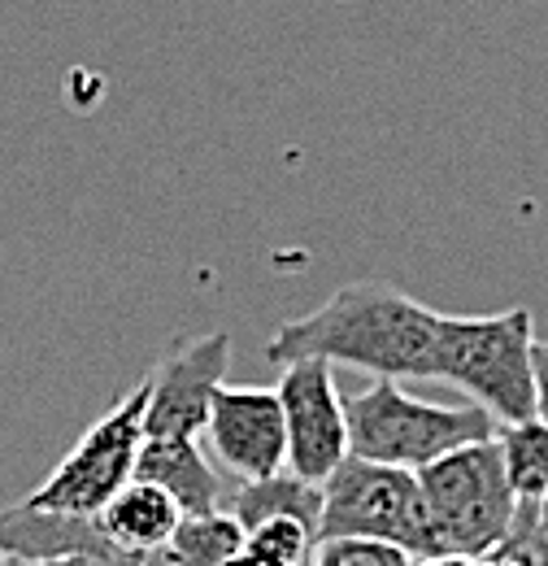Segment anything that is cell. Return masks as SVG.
I'll list each match as a JSON object with an SVG mask.
<instances>
[{"instance_id":"1","label":"cell","mask_w":548,"mask_h":566,"mask_svg":"<svg viewBox=\"0 0 548 566\" xmlns=\"http://www.w3.org/2000/svg\"><path fill=\"white\" fill-rule=\"evenodd\" d=\"M440 310H426L388 283H344L318 310L283 323L266 340V361L323 357L370 370L375 379H435Z\"/></svg>"},{"instance_id":"2","label":"cell","mask_w":548,"mask_h":566,"mask_svg":"<svg viewBox=\"0 0 548 566\" xmlns=\"http://www.w3.org/2000/svg\"><path fill=\"white\" fill-rule=\"evenodd\" d=\"M435 379L462 388L483 415L500 423H523L540 415L536 384V323L527 305L505 314H440Z\"/></svg>"},{"instance_id":"3","label":"cell","mask_w":548,"mask_h":566,"mask_svg":"<svg viewBox=\"0 0 548 566\" xmlns=\"http://www.w3.org/2000/svg\"><path fill=\"white\" fill-rule=\"evenodd\" d=\"M348 419V453L401 471H422L435 458L492 440L496 419L479 406H435L410 397L397 379H375L370 388L344 397Z\"/></svg>"},{"instance_id":"4","label":"cell","mask_w":548,"mask_h":566,"mask_svg":"<svg viewBox=\"0 0 548 566\" xmlns=\"http://www.w3.org/2000/svg\"><path fill=\"white\" fill-rule=\"evenodd\" d=\"M418 484H422L440 554L483 558L509 536L518 496L509 489L496 436L435 458L431 467L418 471Z\"/></svg>"},{"instance_id":"5","label":"cell","mask_w":548,"mask_h":566,"mask_svg":"<svg viewBox=\"0 0 548 566\" xmlns=\"http://www.w3.org/2000/svg\"><path fill=\"white\" fill-rule=\"evenodd\" d=\"M340 536L401 545L413 558H440L418 471L366 462L352 453L323 480L318 541H340Z\"/></svg>"},{"instance_id":"6","label":"cell","mask_w":548,"mask_h":566,"mask_svg":"<svg viewBox=\"0 0 548 566\" xmlns=\"http://www.w3.org/2000/svg\"><path fill=\"white\" fill-rule=\"evenodd\" d=\"M144 406H148V375L136 388L105 410L87 436L57 462V471L27 496L31 505L44 510H66V514H96L123 484L136 480L139 449H144Z\"/></svg>"},{"instance_id":"7","label":"cell","mask_w":548,"mask_h":566,"mask_svg":"<svg viewBox=\"0 0 548 566\" xmlns=\"http://www.w3.org/2000/svg\"><path fill=\"white\" fill-rule=\"evenodd\" d=\"M274 392L287 427V471L309 484H323L348 458V419L331 361L323 357L287 361Z\"/></svg>"},{"instance_id":"8","label":"cell","mask_w":548,"mask_h":566,"mask_svg":"<svg viewBox=\"0 0 548 566\" xmlns=\"http://www.w3.org/2000/svg\"><path fill=\"white\" fill-rule=\"evenodd\" d=\"M231 361V336L209 332L192 340H175L148 375L144 436L152 440H201L209 423L213 392L222 388Z\"/></svg>"},{"instance_id":"9","label":"cell","mask_w":548,"mask_h":566,"mask_svg":"<svg viewBox=\"0 0 548 566\" xmlns=\"http://www.w3.org/2000/svg\"><path fill=\"white\" fill-rule=\"evenodd\" d=\"M209 449L240 480H262L287 467V427L274 388H218L205 423Z\"/></svg>"},{"instance_id":"10","label":"cell","mask_w":548,"mask_h":566,"mask_svg":"<svg viewBox=\"0 0 548 566\" xmlns=\"http://www.w3.org/2000/svg\"><path fill=\"white\" fill-rule=\"evenodd\" d=\"M0 554L9 563H40V558H70V554H96L114 566H136L139 558L118 554L96 518L87 514H66V510H44L31 501L4 505L0 510Z\"/></svg>"},{"instance_id":"11","label":"cell","mask_w":548,"mask_h":566,"mask_svg":"<svg viewBox=\"0 0 548 566\" xmlns=\"http://www.w3.org/2000/svg\"><path fill=\"white\" fill-rule=\"evenodd\" d=\"M92 518H96L101 536L118 554L144 558V554H157V549L170 545L175 527L183 523V510L175 505V496L166 489H157L148 480H131V484H123L118 493L109 496Z\"/></svg>"},{"instance_id":"12","label":"cell","mask_w":548,"mask_h":566,"mask_svg":"<svg viewBox=\"0 0 548 566\" xmlns=\"http://www.w3.org/2000/svg\"><path fill=\"white\" fill-rule=\"evenodd\" d=\"M136 480H148L175 496V505L188 514H213L222 510V489L197 440H152L144 436L136 462Z\"/></svg>"},{"instance_id":"13","label":"cell","mask_w":548,"mask_h":566,"mask_svg":"<svg viewBox=\"0 0 548 566\" xmlns=\"http://www.w3.org/2000/svg\"><path fill=\"white\" fill-rule=\"evenodd\" d=\"M318 514H323V484H309L287 467L262 480H244V489L231 501V518L240 527H253L266 518H301L318 532Z\"/></svg>"},{"instance_id":"14","label":"cell","mask_w":548,"mask_h":566,"mask_svg":"<svg viewBox=\"0 0 548 566\" xmlns=\"http://www.w3.org/2000/svg\"><path fill=\"white\" fill-rule=\"evenodd\" d=\"M496 444H500V462H505L514 496L536 501L548 489V419L531 415L523 423H500Z\"/></svg>"},{"instance_id":"15","label":"cell","mask_w":548,"mask_h":566,"mask_svg":"<svg viewBox=\"0 0 548 566\" xmlns=\"http://www.w3.org/2000/svg\"><path fill=\"white\" fill-rule=\"evenodd\" d=\"M240 545H244V527L231 514L213 510V514H188L166 549L179 566H231Z\"/></svg>"},{"instance_id":"16","label":"cell","mask_w":548,"mask_h":566,"mask_svg":"<svg viewBox=\"0 0 548 566\" xmlns=\"http://www.w3.org/2000/svg\"><path fill=\"white\" fill-rule=\"evenodd\" d=\"M318 532L301 518H266L244 527V545L231 566H309Z\"/></svg>"},{"instance_id":"17","label":"cell","mask_w":548,"mask_h":566,"mask_svg":"<svg viewBox=\"0 0 548 566\" xmlns=\"http://www.w3.org/2000/svg\"><path fill=\"white\" fill-rule=\"evenodd\" d=\"M309 566H418V558L401 545L340 536V541H318Z\"/></svg>"},{"instance_id":"18","label":"cell","mask_w":548,"mask_h":566,"mask_svg":"<svg viewBox=\"0 0 548 566\" xmlns=\"http://www.w3.org/2000/svg\"><path fill=\"white\" fill-rule=\"evenodd\" d=\"M4 566H114L96 554H70V558H40V563H4Z\"/></svg>"},{"instance_id":"19","label":"cell","mask_w":548,"mask_h":566,"mask_svg":"<svg viewBox=\"0 0 548 566\" xmlns=\"http://www.w3.org/2000/svg\"><path fill=\"white\" fill-rule=\"evenodd\" d=\"M531 518H536V532H540V536L548 541V489L536 496V501H531Z\"/></svg>"},{"instance_id":"20","label":"cell","mask_w":548,"mask_h":566,"mask_svg":"<svg viewBox=\"0 0 548 566\" xmlns=\"http://www.w3.org/2000/svg\"><path fill=\"white\" fill-rule=\"evenodd\" d=\"M475 566H523L509 549H492V554H483V558H475Z\"/></svg>"},{"instance_id":"21","label":"cell","mask_w":548,"mask_h":566,"mask_svg":"<svg viewBox=\"0 0 548 566\" xmlns=\"http://www.w3.org/2000/svg\"><path fill=\"white\" fill-rule=\"evenodd\" d=\"M418 566H475V558H462V554H440V558H418Z\"/></svg>"},{"instance_id":"22","label":"cell","mask_w":548,"mask_h":566,"mask_svg":"<svg viewBox=\"0 0 548 566\" xmlns=\"http://www.w3.org/2000/svg\"><path fill=\"white\" fill-rule=\"evenodd\" d=\"M4 563H9V558H4V554H0V566H4Z\"/></svg>"},{"instance_id":"23","label":"cell","mask_w":548,"mask_h":566,"mask_svg":"<svg viewBox=\"0 0 548 566\" xmlns=\"http://www.w3.org/2000/svg\"><path fill=\"white\" fill-rule=\"evenodd\" d=\"M545 419H548V410H545Z\"/></svg>"}]
</instances>
